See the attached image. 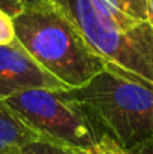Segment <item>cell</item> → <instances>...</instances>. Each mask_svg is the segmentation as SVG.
<instances>
[{"instance_id": "cell-7", "label": "cell", "mask_w": 153, "mask_h": 154, "mask_svg": "<svg viewBox=\"0 0 153 154\" xmlns=\"http://www.w3.org/2000/svg\"><path fill=\"white\" fill-rule=\"evenodd\" d=\"M102 11L122 24L150 21L149 0H95Z\"/></svg>"}, {"instance_id": "cell-4", "label": "cell", "mask_w": 153, "mask_h": 154, "mask_svg": "<svg viewBox=\"0 0 153 154\" xmlns=\"http://www.w3.org/2000/svg\"><path fill=\"white\" fill-rule=\"evenodd\" d=\"M5 100L42 141L71 150L92 151L102 139L62 90L33 88Z\"/></svg>"}, {"instance_id": "cell-6", "label": "cell", "mask_w": 153, "mask_h": 154, "mask_svg": "<svg viewBox=\"0 0 153 154\" xmlns=\"http://www.w3.org/2000/svg\"><path fill=\"white\" fill-rule=\"evenodd\" d=\"M36 141H42L41 136L0 99V154H15Z\"/></svg>"}, {"instance_id": "cell-9", "label": "cell", "mask_w": 153, "mask_h": 154, "mask_svg": "<svg viewBox=\"0 0 153 154\" xmlns=\"http://www.w3.org/2000/svg\"><path fill=\"white\" fill-rule=\"evenodd\" d=\"M15 39L14 20L3 9H0V45L9 44Z\"/></svg>"}, {"instance_id": "cell-14", "label": "cell", "mask_w": 153, "mask_h": 154, "mask_svg": "<svg viewBox=\"0 0 153 154\" xmlns=\"http://www.w3.org/2000/svg\"><path fill=\"white\" fill-rule=\"evenodd\" d=\"M149 6H150V21L153 24V0H149Z\"/></svg>"}, {"instance_id": "cell-12", "label": "cell", "mask_w": 153, "mask_h": 154, "mask_svg": "<svg viewBox=\"0 0 153 154\" xmlns=\"http://www.w3.org/2000/svg\"><path fill=\"white\" fill-rule=\"evenodd\" d=\"M128 151L132 154H153V138L134 147V148H131V150H128Z\"/></svg>"}, {"instance_id": "cell-1", "label": "cell", "mask_w": 153, "mask_h": 154, "mask_svg": "<svg viewBox=\"0 0 153 154\" xmlns=\"http://www.w3.org/2000/svg\"><path fill=\"white\" fill-rule=\"evenodd\" d=\"M99 136L131 150L153 138V84L113 64L81 87L62 90Z\"/></svg>"}, {"instance_id": "cell-11", "label": "cell", "mask_w": 153, "mask_h": 154, "mask_svg": "<svg viewBox=\"0 0 153 154\" xmlns=\"http://www.w3.org/2000/svg\"><path fill=\"white\" fill-rule=\"evenodd\" d=\"M24 8L23 0H0V9H3L12 18L17 17Z\"/></svg>"}, {"instance_id": "cell-13", "label": "cell", "mask_w": 153, "mask_h": 154, "mask_svg": "<svg viewBox=\"0 0 153 154\" xmlns=\"http://www.w3.org/2000/svg\"><path fill=\"white\" fill-rule=\"evenodd\" d=\"M38 2H44V0H23L24 6H29V5H33V3H38Z\"/></svg>"}, {"instance_id": "cell-15", "label": "cell", "mask_w": 153, "mask_h": 154, "mask_svg": "<svg viewBox=\"0 0 153 154\" xmlns=\"http://www.w3.org/2000/svg\"><path fill=\"white\" fill-rule=\"evenodd\" d=\"M77 154H93L92 151H83V150H75Z\"/></svg>"}, {"instance_id": "cell-10", "label": "cell", "mask_w": 153, "mask_h": 154, "mask_svg": "<svg viewBox=\"0 0 153 154\" xmlns=\"http://www.w3.org/2000/svg\"><path fill=\"white\" fill-rule=\"evenodd\" d=\"M93 154H132L129 153L128 150L119 147L114 141H111L110 138L102 136V139L99 141V144L92 150Z\"/></svg>"}, {"instance_id": "cell-3", "label": "cell", "mask_w": 153, "mask_h": 154, "mask_svg": "<svg viewBox=\"0 0 153 154\" xmlns=\"http://www.w3.org/2000/svg\"><path fill=\"white\" fill-rule=\"evenodd\" d=\"M81 30L92 48L108 63L153 84V24H122L95 0H54Z\"/></svg>"}, {"instance_id": "cell-8", "label": "cell", "mask_w": 153, "mask_h": 154, "mask_svg": "<svg viewBox=\"0 0 153 154\" xmlns=\"http://www.w3.org/2000/svg\"><path fill=\"white\" fill-rule=\"evenodd\" d=\"M29 154H77L75 150L53 144L48 141H36L24 148Z\"/></svg>"}, {"instance_id": "cell-16", "label": "cell", "mask_w": 153, "mask_h": 154, "mask_svg": "<svg viewBox=\"0 0 153 154\" xmlns=\"http://www.w3.org/2000/svg\"><path fill=\"white\" fill-rule=\"evenodd\" d=\"M15 154H29V153H27V151H26V150H24V148H23V150H21V151H18V153H15Z\"/></svg>"}, {"instance_id": "cell-5", "label": "cell", "mask_w": 153, "mask_h": 154, "mask_svg": "<svg viewBox=\"0 0 153 154\" xmlns=\"http://www.w3.org/2000/svg\"><path fill=\"white\" fill-rule=\"evenodd\" d=\"M33 88L66 90L69 87L38 63L17 38L0 45V99Z\"/></svg>"}, {"instance_id": "cell-2", "label": "cell", "mask_w": 153, "mask_h": 154, "mask_svg": "<svg viewBox=\"0 0 153 154\" xmlns=\"http://www.w3.org/2000/svg\"><path fill=\"white\" fill-rule=\"evenodd\" d=\"M12 20L20 44L69 88L84 85L108 63L54 0L24 6Z\"/></svg>"}]
</instances>
